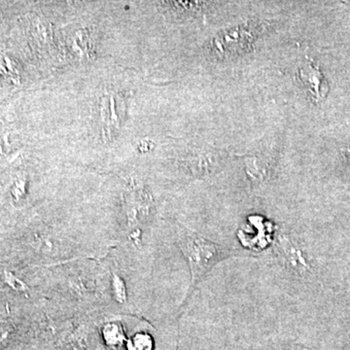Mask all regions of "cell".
<instances>
[{
    "instance_id": "cell-2",
    "label": "cell",
    "mask_w": 350,
    "mask_h": 350,
    "mask_svg": "<svg viewBox=\"0 0 350 350\" xmlns=\"http://www.w3.org/2000/svg\"><path fill=\"white\" fill-rule=\"evenodd\" d=\"M276 248L286 262L288 268L295 273L305 275L310 271V264L306 260L305 253L291 237L286 234H280L276 239Z\"/></svg>"
},
{
    "instance_id": "cell-5",
    "label": "cell",
    "mask_w": 350,
    "mask_h": 350,
    "mask_svg": "<svg viewBox=\"0 0 350 350\" xmlns=\"http://www.w3.org/2000/svg\"><path fill=\"white\" fill-rule=\"evenodd\" d=\"M129 347L130 350H151V340L147 336L137 335L131 340Z\"/></svg>"
},
{
    "instance_id": "cell-3",
    "label": "cell",
    "mask_w": 350,
    "mask_h": 350,
    "mask_svg": "<svg viewBox=\"0 0 350 350\" xmlns=\"http://www.w3.org/2000/svg\"><path fill=\"white\" fill-rule=\"evenodd\" d=\"M299 77L313 98L321 100L326 96L328 85L319 69L313 66L312 63H306L301 66L299 69Z\"/></svg>"
},
{
    "instance_id": "cell-1",
    "label": "cell",
    "mask_w": 350,
    "mask_h": 350,
    "mask_svg": "<svg viewBox=\"0 0 350 350\" xmlns=\"http://www.w3.org/2000/svg\"><path fill=\"white\" fill-rule=\"evenodd\" d=\"M176 241L190 267L191 285L184 300L185 301L202 278L218 262L232 256V251L224 245L202 238L197 232L189 231L187 229H178Z\"/></svg>"
},
{
    "instance_id": "cell-4",
    "label": "cell",
    "mask_w": 350,
    "mask_h": 350,
    "mask_svg": "<svg viewBox=\"0 0 350 350\" xmlns=\"http://www.w3.org/2000/svg\"><path fill=\"white\" fill-rule=\"evenodd\" d=\"M105 338L109 344L118 345L122 342L123 338V334H122L121 329L118 325H109L107 327L105 332Z\"/></svg>"
}]
</instances>
